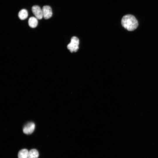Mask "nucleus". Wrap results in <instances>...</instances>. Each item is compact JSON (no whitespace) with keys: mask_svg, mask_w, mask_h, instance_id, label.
<instances>
[{"mask_svg":"<svg viewBox=\"0 0 158 158\" xmlns=\"http://www.w3.org/2000/svg\"><path fill=\"white\" fill-rule=\"evenodd\" d=\"M121 23L124 28L129 31L135 30L138 25V21L135 17L130 14L124 16L122 18Z\"/></svg>","mask_w":158,"mask_h":158,"instance_id":"nucleus-1","label":"nucleus"},{"mask_svg":"<svg viewBox=\"0 0 158 158\" xmlns=\"http://www.w3.org/2000/svg\"><path fill=\"white\" fill-rule=\"evenodd\" d=\"M79 40L78 37L74 36L72 37L70 42L67 45V47L71 52H75L79 48Z\"/></svg>","mask_w":158,"mask_h":158,"instance_id":"nucleus-2","label":"nucleus"},{"mask_svg":"<svg viewBox=\"0 0 158 158\" xmlns=\"http://www.w3.org/2000/svg\"><path fill=\"white\" fill-rule=\"evenodd\" d=\"M32 11L37 19H41L43 17L42 9L38 6H34L32 8Z\"/></svg>","mask_w":158,"mask_h":158,"instance_id":"nucleus-3","label":"nucleus"},{"mask_svg":"<svg viewBox=\"0 0 158 158\" xmlns=\"http://www.w3.org/2000/svg\"><path fill=\"white\" fill-rule=\"evenodd\" d=\"M35 128V123L33 122H29L24 126L23 129V131L26 134H30L34 131Z\"/></svg>","mask_w":158,"mask_h":158,"instance_id":"nucleus-4","label":"nucleus"},{"mask_svg":"<svg viewBox=\"0 0 158 158\" xmlns=\"http://www.w3.org/2000/svg\"><path fill=\"white\" fill-rule=\"evenodd\" d=\"M43 17L46 19L50 18L52 15V12L51 7L49 6H44L42 8Z\"/></svg>","mask_w":158,"mask_h":158,"instance_id":"nucleus-5","label":"nucleus"},{"mask_svg":"<svg viewBox=\"0 0 158 158\" xmlns=\"http://www.w3.org/2000/svg\"><path fill=\"white\" fill-rule=\"evenodd\" d=\"M37 19L34 17H30L28 20V23L29 26L32 28L36 27L38 24Z\"/></svg>","mask_w":158,"mask_h":158,"instance_id":"nucleus-6","label":"nucleus"},{"mask_svg":"<svg viewBox=\"0 0 158 158\" xmlns=\"http://www.w3.org/2000/svg\"><path fill=\"white\" fill-rule=\"evenodd\" d=\"M28 13L27 10L25 9H22L19 12L18 16L19 18L21 20L26 19L28 17Z\"/></svg>","mask_w":158,"mask_h":158,"instance_id":"nucleus-7","label":"nucleus"},{"mask_svg":"<svg viewBox=\"0 0 158 158\" xmlns=\"http://www.w3.org/2000/svg\"><path fill=\"white\" fill-rule=\"evenodd\" d=\"M29 151L26 149L20 150L18 154V158H28Z\"/></svg>","mask_w":158,"mask_h":158,"instance_id":"nucleus-8","label":"nucleus"},{"mask_svg":"<svg viewBox=\"0 0 158 158\" xmlns=\"http://www.w3.org/2000/svg\"><path fill=\"white\" fill-rule=\"evenodd\" d=\"M39 155L38 152L36 149H32L29 151L28 158H37Z\"/></svg>","mask_w":158,"mask_h":158,"instance_id":"nucleus-9","label":"nucleus"}]
</instances>
